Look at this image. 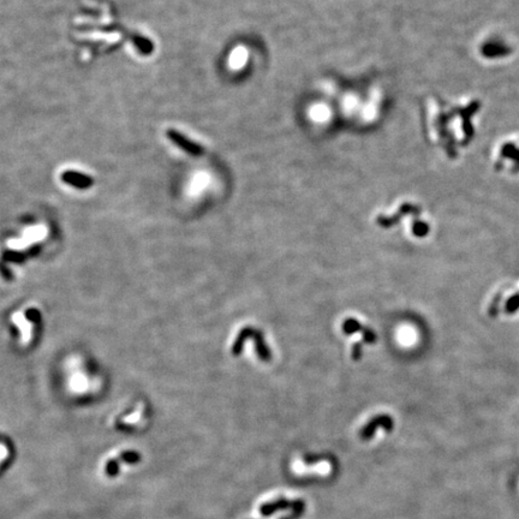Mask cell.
I'll use <instances>...</instances> for the list:
<instances>
[{
	"mask_svg": "<svg viewBox=\"0 0 519 519\" xmlns=\"http://www.w3.org/2000/svg\"><path fill=\"white\" fill-rule=\"evenodd\" d=\"M496 172L509 176L519 175V134L506 135L499 139L489 154Z\"/></svg>",
	"mask_w": 519,
	"mask_h": 519,
	"instance_id": "obj_1",
	"label": "cell"
},
{
	"mask_svg": "<svg viewBox=\"0 0 519 519\" xmlns=\"http://www.w3.org/2000/svg\"><path fill=\"white\" fill-rule=\"evenodd\" d=\"M515 47L507 35L499 31H488L476 44L477 57L483 62L495 64L513 57Z\"/></svg>",
	"mask_w": 519,
	"mask_h": 519,
	"instance_id": "obj_2",
	"label": "cell"
},
{
	"mask_svg": "<svg viewBox=\"0 0 519 519\" xmlns=\"http://www.w3.org/2000/svg\"><path fill=\"white\" fill-rule=\"evenodd\" d=\"M250 339L254 341L256 354H257V357L262 362L272 361V351L271 349L266 345L264 333H262L261 329H257L251 326L244 327V328L238 333V336H237L235 342H233L232 350H231L232 355L238 356L240 352L243 351V346H244L245 341L250 340Z\"/></svg>",
	"mask_w": 519,
	"mask_h": 519,
	"instance_id": "obj_3",
	"label": "cell"
},
{
	"mask_svg": "<svg viewBox=\"0 0 519 519\" xmlns=\"http://www.w3.org/2000/svg\"><path fill=\"white\" fill-rule=\"evenodd\" d=\"M62 179L67 184L72 185V187L78 188V189H87L92 187L93 179L87 175H82L79 172L75 171H66L63 173Z\"/></svg>",
	"mask_w": 519,
	"mask_h": 519,
	"instance_id": "obj_4",
	"label": "cell"
},
{
	"mask_svg": "<svg viewBox=\"0 0 519 519\" xmlns=\"http://www.w3.org/2000/svg\"><path fill=\"white\" fill-rule=\"evenodd\" d=\"M419 208L416 207V206H411V204H404V206L402 207V209H400L399 214H397L396 217L393 218H383V217H379V219H377V221H379V224L382 227H386V229H388V227L396 225V224L399 223V219L402 218L403 215H408V214H412L413 217H418L419 215Z\"/></svg>",
	"mask_w": 519,
	"mask_h": 519,
	"instance_id": "obj_5",
	"label": "cell"
},
{
	"mask_svg": "<svg viewBox=\"0 0 519 519\" xmlns=\"http://www.w3.org/2000/svg\"><path fill=\"white\" fill-rule=\"evenodd\" d=\"M167 136L169 137V140H172L173 142L177 144V146H179L184 150H187L188 153L194 154V155H198V154L201 153L202 149L197 146V144L190 142V141H189L188 139H185L183 135L177 133L176 130H168Z\"/></svg>",
	"mask_w": 519,
	"mask_h": 519,
	"instance_id": "obj_6",
	"label": "cell"
},
{
	"mask_svg": "<svg viewBox=\"0 0 519 519\" xmlns=\"http://www.w3.org/2000/svg\"><path fill=\"white\" fill-rule=\"evenodd\" d=\"M379 425H382V427L387 428V429H392V419H391L388 416H386V415H381V416H379V417L374 418L373 421H371L370 424L364 429L363 437L369 438L370 435L374 433L375 429L379 427Z\"/></svg>",
	"mask_w": 519,
	"mask_h": 519,
	"instance_id": "obj_7",
	"label": "cell"
},
{
	"mask_svg": "<svg viewBox=\"0 0 519 519\" xmlns=\"http://www.w3.org/2000/svg\"><path fill=\"white\" fill-rule=\"evenodd\" d=\"M412 233L416 237H419V238L425 237L429 233V225L424 221L419 220L418 218H415L412 223Z\"/></svg>",
	"mask_w": 519,
	"mask_h": 519,
	"instance_id": "obj_8",
	"label": "cell"
},
{
	"mask_svg": "<svg viewBox=\"0 0 519 519\" xmlns=\"http://www.w3.org/2000/svg\"><path fill=\"white\" fill-rule=\"evenodd\" d=\"M519 309V293H515L511 298H508L505 304L506 314H514Z\"/></svg>",
	"mask_w": 519,
	"mask_h": 519,
	"instance_id": "obj_9",
	"label": "cell"
},
{
	"mask_svg": "<svg viewBox=\"0 0 519 519\" xmlns=\"http://www.w3.org/2000/svg\"><path fill=\"white\" fill-rule=\"evenodd\" d=\"M135 42H136V45H137V46H139L140 50L142 51V52H144V53H149L150 51H152V45H150L149 41L146 40V38L136 37Z\"/></svg>",
	"mask_w": 519,
	"mask_h": 519,
	"instance_id": "obj_10",
	"label": "cell"
},
{
	"mask_svg": "<svg viewBox=\"0 0 519 519\" xmlns=\"http://www.w3.org/2000/svg\"><path fill=\"white\" fill-rule=\"evenodd\" d=\"M362 358V342H357L352 348V360L360 361Z\"/></svg>",
	"mask_w": 519,
	"mask_h": 519,
	"instance_id": "obj_11",
	"label": "cell"
}]
</instances>
